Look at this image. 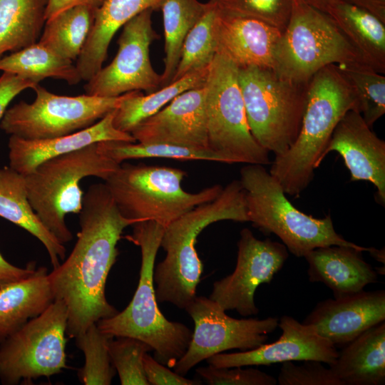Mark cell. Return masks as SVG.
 I'll use <instances>...</instances> for the list:
<instances>
[{"mask_svg":"<svg viewBox=\"0 0 385 385\" xmlns=\"http://www.w3.org/2000/svg\"><path fill=\"white\" fill-rule=\"evenodd\" d=\"M351 110L359 112L357 98L338 65L322 68L309 80L298 136L275 156L269 171L286 194L298 197L309 186L336 125Z\"/></svg>","mask_w":385,"mask_h":385,"instance_id":"obj_2","label":"cell"},{"mask_svg":"<svg viewBox=\"0 0 385 385\" xmlns=\"http://www.w3.org/2000/svg\"><path fill=\"white\" fill-rule=\"evenodd\" d=\"M185 309L192 319L195 329L187 351L173 367L174 371L182 376L212 355L261 346L278 327L277 317H230L216 302L204 296H195Z\"/></svg>","mask_w":385,"mask_h":385,"instance_id":"obj_13","label":"cell"},{"mask_svg":"<svg viewBox=\"0 0 385 385\" xmlns=\"http://www.w3.org/2000/svg\"><path fill=\"white\" fill-rule=\"evenodd\" d=\"M153 11H142L123 26L115 56L86 81V94L118 97L135 91L150 93L160 88L161 74L155 71L150 58V45L159 38L152 24Z\"/></svg>","mask_w":385,"mask_h":385,"instance_id":"obj_14","label":"cell"},{"mask_svg":"<svg viewBox=\"0 0 385 385\" xmlns=\"http://www.w3.org/2000/svg\"><path fill=\"white\" fill-rule=\"evenodd\" d=\"M97 9L78 5L46 21L38 42L58 55L76 61L93 27Z\"/></svg>","mask_w":385,"mask_h":385,"instance_id":"obj_31","label":"cell"},{"mask_svg":"<svg viewBox=\"0 0 385 385\" xmlns=\"http://www.w3.org/2000/svg\"><path fill=\"white\" fill-rule=\"evenodd\" d=\"M36 269L34 262L29 263L26 267L15 266L7 261L0 252V289L10 282L29 276Z\"/></svg>","mask_w":385,"mask_h":385,"instance_id":"obj_43","label":"cell"},{"mask_svg":"<svg viewBox=\"0 0 385 385\" xmlns=\"http://www.w3.org/2000/svg\"><path fill=\"white\" fill-rule=\"evenodd\" d=\"M237 248L235 270L214 282L209 298L225 311L236 310L247 317L259 312L254 299L257 288L272 281L289 254L284 244L270 239L259 240L248 228L241 230Z\"/></svg>","mask_w":385,"mask_h":385,"instance_id":"obj_15","label":"cell"},{"mask_svg":"<svg viewBox=\"0 0 385 385\" xmlns=\"http://www.w3.org/2000/svg\"><path fill=\"white\" fill-rule=\"evenodd\" d=\"M115 110L91 126L76 133L43 140H26L10 135L8 143L9 167L26 175L41 163L52 158L103 141L135 143L133 136L118 130L113 124Z\"/></svg>","mask_w":385,"mask_h":385,"instance_id":"obj_21","label":"cell"},{"mask_svg":"<svg viewBox=\"0 0 385 385\" xmlns=\"http://www.w3.org/2000/svg\"><path fill=\"white\" fill-rule=\"evenodd\" d=\"M342 385L385 382V322L365 330L339 352L329 366Z\"/></svg>","mask_w":385,"mask_h":385,"instance_id":"obj_24","label":"cell"},{"mask_svg":"<svg viewBox=\"0 0 385 385\" xmlns=\"http://www.w3.org/2000/svg\"><path fill=\"white\" fill-rule=\"evenodd\" d=\"M207 6L208 2L198 0L163 1L160 9L163 21L165 58L160 88L172 81L185 38Z\"/></svg>","mask_w":385,"mask_h":385,"instance_id":"obj_32","label":"cell"},{"mask_svg":"<svg viewBox=\"0 0 385 385\" xmlns=\"http://www.w3.org/2000/svg\"><path fill=\"white\" fill-rule=\"evenodd\" d=\"M247 120L256 141L275 156L293 145L307 103V83H294L268 68L238 67Z\"/></svg>","mask_w":385,"mask_h":385,"instance_id":"obj_9","label":"cell"},{"mask_svg":"<svg viewBox=\"0 0 385 385\" xmlns=\"http://www.w3.org/2000/svg\"><path fill=\"white\" fill-rule=\"evenodd\" d=\"M361 252L337 245L310 251L304 257L309 280L324 283L332 290L334 297L364 290L367 284L377 282L378 272L364 260Z\"/></svg>","mask_w":385,"mask_h":385,"instance_id":"obj_22","label":"cell"},{"mask_svg":"<svg viewBox=\"0 0 385 385\" xmlns=\"http://www.w3.org/2000/svg\"><path fill=\"white\" fill-rule=\"evenodd\" d=\"M34 101H21L7 108L0 128L26 140H43L67 135L87 128L116 109L125 93L118 97L88 94L61 96L37 84Z\"/></svg>","mask_w":385,"mask_h":385,"instance_id":"obj_12","label":"cell"},{"mask_svg":"<svg viewBox=\"0 0 385 385\" xmlns=\"http://www.w3.org/2000/svg\"><path fill=\"white\" fill-rule=\"evenodd\" d=\"M385 320V292H361L319 302L302 323L336 347Z\"/></svg>","mask_w":385,"mask_h":385,"instance_id":"obj_20","label":"cell"},{"mask_svg":"<svg viewBox=\"0 0 385 385\" xmlns=\"http://www.w3.org/2000/svg\"><path fill=\"white\" fill-rule=\"evenodd\" d=\"M316 9L326 13L327 8L332 0H304Z\"/></svg>","mask_w":385,"mask_h":385,"instance_id":"obj_46","label":"cell"},{"mask_svg":"<svg viewBox=\"0 0 385 385\" xmlns=\"http://www.w3.org/2000/svg\"><path fill=\"white\" fill-rule=\"evenodd\" d=\"M219 9L254 17L284 31L292 0H212Z\"/></svg>","mask_w":385,"mask_h":385,"instance_id":"obj_38","label":"cell"},{"mask_svg":"<svg viewBox=\"0 0 385 385\" xmlns=\"http://www.w3.org/2000/svg\"><path fill=\"white\" fill-rule=\"evenodd\" d=\"M204 88L208 149L225 163L270 164L248 125L238 67L216 54Z\"/></svg>","mask_w":385,"mask_h":385,"instance_id":"obj_10","label":"cell"},{"mask_svg":"<svg viewBox=\"0 0 385 385\" xmlns=\"http://www.w3.org/2000/svg\"><path fill=\"white\" fill-rule=\"evenodd\" d=\"M326 13L346 36L363 61L385 71V23L368 10L344 0H332Z\"/></svg>","mask_w":385,"mask_h":385,"instance_id":"obj_27","label":"cell"},{"mask_svg":"<svg viewBox=\"0 0 385 385\" xmlns=\"http://www.w3.org/2000/svg\"><path fill=\"white\" fill-rule=\"evenodd\" d=\"M301 364L283 362L277 381L279 385H342L329 367L319 361H302Z\"/></svg>","mask_w":385,"mask_h":385,"instance_id":"obj_39","label":"cell"},{"mask_svg":"<svg viewBox=\"0 0 385 385\" xmlns=\"http://www.w3.org/2000/svg\"><path fill=\"white\" fill-rule=\"evenodd\" d=\"M196 372L210 385H275L277 383L272 376L253 368H217L209 364L197 368Z\"/></svg>","mask_w":385,"mask_h":385,"instance_id":"obj_40","label":"cell"},{"mask_svg":"<svg viewBox=\"0 0 385 385\" xmlns=\"http://www.w3.org/2000/svg\"><path fill=\"white\" fill-rule=\"evenodd\" d=\"M215 15L216 6L210 0L206 11L185 38L172 81L210 66L216 55Z\"/></svg>","mask_w":385,"mask_h":385,"instance_id":"obj_33","label":"cell"},{"mask_svg":"<svg viewBox=\"0 0 385 385\" xmlns=\"http://www.w3.org/2000/svg\"><path fill=\"white\" fill-rule=\"evenodd\" d=\"M99 152L117 163L129 159L169 158L201 160L222 163L219 156L208 150H197L165 143H142L123 141L98 143Z\"/></svg>","mask_w":385,"mask_h":385,"instance_id":"obj_35","label":"cell"},{"mask_svg":"<svg viewBox=\"0 0 385 385\" xmlns=\"http://www.w3.org/2000/svg\"><path fill=\"white\" fill-rule=\"evenodd\" d=\"M365 9L385 23V0H344Z\"/></svg>","mask_w":385,"mask_h":385,"instance_id":"obj_45","label":"cell"},{"mask_svg":"<svg viewBox=\"0 0 385 385\" xmlns=\"http://www.w3.org/2000/svg\"><path fill=\"white\" fill-rule=\"evenodd\" d=\"M0 217L26 230L45 247L53 269L66 257V247L43 225L28 197L24 175L0 168Z\"/></svg>","mask_w":385,"mask_h":385,"instance_id":"obj_26","label":"cell"},{"mask_svg":"<svg viewBox=\"0 0 385 385\" xmlns=\"http://www.w3.org/2000/svg\"><path fill=\"white\" fill-rule=\"evenodd\" d=\"M119 165L99 152L98 143L48 159L24 175L29 202L46 229L61 243L68 242L73 237L65 217L81 210V180H106Z\"/></svg>","mask_w":385,"mask_h":385,"instance_id":"obj_6","label":"cell"},{"mask_svg":"<svg viewBox=\"0 0 385 385\" xmlns=\"http://www.w3.org/2000/svg\"><path fill=\"white\" fill-rule=\"evenodd\" d=\"M339 66L355 92L359 112L372 127L385 113V76L365 64Z\"/></svg>","mask_w":385,"mask_h":385,"instance_id":"obj_36","label":"cell"},{"mask_svg":"<svg viewBox=\"0 0 385 385\" xmlns=\"http://www.w3.org/2000/svg\"><path fill=\"white\" fill-rule=\"evenodd\" d=\"M163 0H105L96 10L91 31L76 61L83 81L90 80L102 67L115 33L142 11L160 9Z\"/></svg>","mask_w":385,"mask_h":385,"instance_id":"obj_23","label":"cell"},{"mask_svg":"<svg viewBox=\"0 0 385 385\" xmlns=\"http://www.w3.org/2000/svg\"><path fill=\"white\" fill-rule=\"evenodd\" d=\"M331 64L366 65L327 13L304 0H292L288 23L275 50L273 70L282 78L304 83Z\"/></svg>","mask_w":385,"mask_h":385,"instance_id":"obj_8","label":"cell"},{"mask_svg":"<svg viewBox=\"0 0 385 385\" xmlns=\"http://www.w3.org/2000/svg\"><path fill=\"white\" fill-rule=\"evenodd\" d=\"M282 334L278 340L250 350L217 354L207 359L215 367L270 365L293 361H319L329 366L338 356L337 347L320 336L312 325L284 315L278 322Z\"/></svg>","mask_w":385,"mask_h":385,"instance_id":"obj_16","label":"cell"},{"mask_svg":"<svg viewBox=\"0 0 385 385\" xmlns=\"http://www.w3.org/2000/svg\"><path fill=\"white\" fill-rule=\"evenodd\" d=\"M343 158L351 181H368L376 189V200L385 204V142L367 125L361 114L349 111L336 125L324 151Z\"/></svg>","mask_w":385,"mask_h":385,"instance_id":"obj_18","label":"cell"},{"mask_svg":"<svg viewBox=\"0 0 385 385\" xmlns=\"http://www.w3.org/2000/svg\"><path fill=\"white\" fill-rule=\"evenodd\" d=\"M49 0H0V58L38 42Z\"/></svg>","mask_w":385,"mask_h":385,"instance_id":"obj_29","label":"cell"},{"mask_svg":"<svg viewBox=\"0 0 385 385\" xmlns=\"http://www.w3.org/2000/svg\"><path fill=\"white\" fill-rule=\"evenodd\" d=\"M185 175L179 168L120 163L104 183L123 216L137 222L153 220L165 227L215 200L223 188L214 185L197 192H187L182 187Z\"/></svg>","mask_w":385,"mask_h":385,"instance_id":"obj_7","label":"cell"},{"mask_svg":"<svg viewBox=\"0 0 385 385\" xmlns=\"http://www.w3.org/2000/svg\"><path fill=\"white\" fill-rule=\"evenodd\" d=\"M249 222L265 235H277L287 250L297 257L332 245L364 247L347 241L334 230L330 215L316 218L295 207L279 183L262 165L247 164L240 170Z\"/></svg>","mask_w":385,"mask_h":385,"instance_id":"obj_5","label":"cell"},{"mask_svg":"<svg viewBox=\"0 0 385 385\" xmlns=\"http://www.w3.org/2000/svg\"><path fill=\"white\" fill-rule=\"evenodd\" d=\"M108 349L122 385H150L143 366L144 355L153 350L149 344L131 337H117Z\"/></svg>","mask_w":385,"mask_h":385,"instance_id":"obj_37","label":"cell"},{"mask_svg":"<svg viewBox=\"0 0 385 385\" xmlns=\"http://www.w3.org/2000/svg\"><path fill=\"white\" fill-rule=\"evenodd\" d=\"M38 81L3 72L0 76V120L11 101L21 91L33 88Z\"/></svg>","mask_w":385,"mask_h":385,"instance_id":"obj_42","label":"cell"},{"mask_svg":"<svg viewBox=\"0 0 385 385\" xmlns=\"http://www.w3.org/2000/svg\"><path fill=\"white\" fill-rule=\"evenodd\" d=\"M372 257H374L377 261L384 264L385 262V255H384V249L378 250L374 247H371V250L369 252Z\"/></svg>","mask_w":385,"mask_h":385,"instance_id":"obj_47","label":"cell"},{"mask_svg":"<svg viewBox=\"0 0 385 385\" xmlns=\"http://www.w3.org/2000/svg\"><path fill=\"white\" fill-rule=\"evenodd\" d=\"M105 0H49L46 11V19L49 20L58 13L71 7L84 5L98 9Z\"/></svg>","mask_w":385,"mask_h":385,"instance_id":"obj_44","label":"cell"},{"mask_svg":"<svg viewBox=\"0 0 385 385\" xmlns=\"http://www.w3.org/2000/svg\"><path fill=\"white\" fill-rule=\"evenodd\" d=\"M113 337L100 329L97 323L91 324L76 339V346L85 358L78 378L85 385H109L116 371L109 354V342Z\"/></svg>","mask_w":385,"mask_h":385,"instance_id":"obj_34","label":"cell"},{"mask_svg":"<svg viewBox=\"0 0 385 385\" xmlns=\"http://www.w3.org/2000/svg\"><path fill=\"white\" fill-rule=\"evenodd\" d=\"M0 71L38 82L53 78L75 85L82 81L73 61L58 55L38 41L0 58Z\"/></svg>","mask_w":385,"mask_h":385,"instance_id":"obj_30","label":"cell"},{"mask_svg":"<svg viewBox=\"0 0 385 385\" xmlns=\"http://www.w3.org/2000/svg\"><path fill=\"white\" fill-rule=\"evenodd\" d=\"M222 220L249 222L240 180L230 182L215 200L194 207L165 227L160 247L166 255L153 272L158 302L185 309L195 298L203 271L195 248L197 238L208 225Z\"/></svg>","mask_w":385,"mask_h":385,"instance_id":"obj_3","label":"cell"},{"mask_svg":"<svg viewBox=\"0 0 385 385\" xmlns=\"http://www.w3.org/2000/svg\"><path fill=\"white\" fill-rule=\"evenodd\" d=\"M210 66L192 72L147 95L139 91L126 93L115 111L114 126L130 133L142 121L158 113L177 96L203 86Z\"/></svg>","mask_w":385,"mask_h":385,"instance_id":"obj_28","label":"cell"},{"mask_svg":"<svg viewBox=\"0 0 385 385\" xmlns=\"http://www.w3.org/2000/svg\"><path fill=\"white\" fill-rule=\"evenodd\" d=\"M79 215L73 250L48 274L54 299L66 306V334L72 338L118 312L106 299V281L124 229L137 222L123 216L105 183L88 188Z\"/></svg>","mask_w":385,"mask_h":385,"instance_id":"obj_1","label":"cell"},{"mask_svg":"<svg viewBox=\"0 0 385 385\" xmlns=\"http://www.w3.org/2000/svg\"><path fill=\"white\" fill-rule=\"evenodd\" d=\"M68 311L55 299L41 314L0 342V381L4 385L49 377L66 368Z\"/></svg>","mask_w":385,"mask_h":385,"instance_id":"obj_11","label":"cell"},{"mask_svg":"<svg viewBox=\"0 0 385 385\" xmlns=\"http://www.w3.org/2000/svg\"><path fill=\"white\" fill-rule=\"evenodd\" d=\"M143 366L150 385H199L200 381L189 379L170 371L155 358L146 353L143 356Z\"/></svg>","mask_w":385,"mask_h":385,"instance_id":"obj_41","label":"cell"},{"mask_svg":"<svg viewBox=\"0 0 385 385\" xmlns=\"http://www.w3.org/2000/svg\"><path fill=\"white\" fill-rule=\"evenodd\" d=\"M282 34V31L260 19L216 6V54L237 67L273 69L274 53Z\"/></svg>","mask_w":385,"mask_h":385,"instance_id":"obj_19","label":"cell"},{"mask_svg":"<svg viewBox=\"0 0 385 385\" xmlns=\"http://www.w3.org/2000/svg\"><path fill=\"white\" fill-rule=\"evenodd\" d=\"M204 85L177 96L158 113L142 121L130 134L138 143L210 150Z\"/></svg>","mask_w":385,"mask_h":385,"instance_id":"obj_17","label":"cell"},{"mask_svg":"<svg viewBox=\"0 0 385 385\" xmlns=\"http://www.w3.org/2000/svg\"><path fill=\"white\" fill-rule=\"evenodd\" d=\"M128 240L140 247L141 266L137 289L122 312L97 322L100 329L113 337H131L149 344L155 359L173 368L184 355L192 331L184 324L166 319L158 307L153 284L154 265L165 227L153 221L132 225Z\"/></svg>","mask_w":385,"mask_h":385,"instance_id":"obj_4","label":"cell"},{"mask_svg":"<svg viewBox=\"0 0 385 385\" xmlns=\"http://www.w3.org/2000/svg\"><path fill=\"white\" fill-rule=\"evenodd\" d=\"M45 267L0 289V342L30 319L43 312L55 300Z\"/></svg>","mask_w":385,"mask_h":385,"instance_id":"obj_25","label":"cell"}]
</instances>
